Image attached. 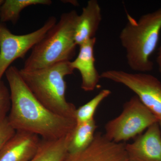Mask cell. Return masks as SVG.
Masks as SVG:
<instances>
[{"label": "cell", "instance_id": "1", "mask_svg": "<svg viewBox=\"0 0 161 161\" xmlns=\"http://www.w3.org/2000/svg\"><path fill=\"white\" fill-rule=\"evenodd\" d=\"M5 75L11 100L8 120L16 131L31 132L50 140L73 132L77 125L75 119L60 116L44 106L26 86L16 67H9Z\"/></svg>", "mask_w": 161, "mask_h": 161}, {"label": "cell", "instance_id": "2", "mask_svg": "<svg viewBox=\"0 0 161 161\" xmlns=\"http://www.w3.org/2000/svg\"><path fill=\"white\" fill-rule=\"evenodd\" d=\"M127 19L119 39L125 50L127 64L138 73L151 71L153 63L150 57L156 49L161 31V7L138 20L127 13Z\"/></svg>", "mask_w": 161, "mask_h": 161}, {"label": "cell", "instance_id": "3", "mask_svg": "<svg viewBox=\"0 0 161 161\" xmlns=\"http://www.w3.org/2000/svg\"><path fill=\"white\" fill-rule=\"evenodd\" d=\"M70 61L34 70L22 69L19 72L26 86L44 106L60 116L75 119L77 108L65 97L67 85L64 78L74 71Z\"/></svg>", "mask_w": 161, "mask_h": 161}, {"label": "cell", "instance_id": "4", "mask_svg": "<svg viewBox=\"0 0 161 161\" xmlns=\"http://www.w3.org/2000/svg\"><path fill=\"white\" fill-rule=\"evenodd\" d=\"M78 15L75 10L62 14L59 21L33 47L23 69L34 70L71 61L77 47L75 34Z\"/></svg>", "mask_w": 161, "mask_h": 161}, {"label": "cell", "instance_id": "5", "mask_svg": "<svg viewBox=\"0 0 161 161\" xmlns=\"http://www.w3.org/2000/svg\"><path fill=\"white\" fill-rule=\"evenodd\" d=\"M158 122L157 117L134 95L124 104L120 115L106 124L104 135L112 142L125 143Z\"/></svg>", "mask_w": 161, "mask_h": 161}, {"label": "cell", "instance_id": "6", "mask_svg": "<svg viewBox=\"0 0 161 161\" xmlns=\"http://www.w3.org/2000/svg\"><path fill=\"white\" fill-rule=\"evenodd\" d=\"M101 78L120 84L134 92L147 108L161 121V82L146 73H129L110 69L100 74Z\"/></svg>", "mask_w": 161, "mask_h": 161}, {"label": "cell", "instance_id": "7", "mask_svg": "<svg viewBox=\"0 0 161 161\" xmlns=\"http://www.w3.org/2000/svg\"><path fill=\"white\" fill-rule=\"evenodd\" d=\"M57 22L54 16L50 17L39 29L21 35L13 34L0 22V81L11 64L19 58L23 59Z\"/></svg>", "mask_w": 161, "mask_h": 161}, {"label": "cell", "instance_id": "8", "mask_svg": "<svg viewBox=\"0 0 161 161\" xmlns=\"http://www.w3.org/2000/svg\"><path fill=\"white\" fill-rule=\"evenodd\" d=\"M125 143L108 140L102 132H96L86 149L75 153H68L62 161H130Z\"/></svg>", "mask_w": 161, "mask_h": 161}, {"label": "cell", "instance_id": "9", "mask_svg": "<svg viewBox=\"0 0 161 161\" xmlns=\"http://www.w3.org/2000/svg\"><path fill=\"white\" fill-rule=\"evenodd\" d=\"M130 161H161V131L159 123L153 124L131 143L125 144Z\"/></svg>", "mask_w": 161, "mask_h": 161}, {"label": "cell", "instance_id": "10", "mask_svg": "<svg viewBox=\"0 0 161 161\" xmlns=\"http://www.w3.org/2000/svg\"><path fill=\"white\" fill-rule=\"evenodd\" d=\"M41 138L36 134L16 131L0 150V161H29L37 153Z\"/></svg>", "mask_w": 161, "mask_h": 161}, {"label": "cell", "instance_id": "11", "mask_svg": "<svg viewBox=\"0 0 161 161\" xmlns=\"http://www.w3.org/2000/svg\"><path fill=\"white\" fill-rule=\"evenodd\" d=\"M96 37L79 46V51L75 60L70 61L74 69L78 70L81 76V88L85 92H91L98 86L100 75L95 65V46Z\"/></svg>", "mask_w": 161, "mask_h": 161}, {"label": "cell", "instance_id": "12", "mask_svg": "<svg viewBox=\"0 0 161 161\" xmlns=\"http://www.w3.org/2000/svg\"><path fill=\"white\" fill-rule=\"evenodd\" d=\"M102 20V10L98 1L90 0L78 15L75 34L77 46L95 37Z\"/></svg>", "mask_w": 161, "mask_h": 161}, {"label": "cell", "instance_id": "13", "mask_svg": "<svg viewBox=\"0 0 161 161\" xmlns=\"http://www.w3.org/2000/svg\"><path fill=\"white\" fill-rule=\"evenodd\" d=\"M72 132L57 140L41 138L36 153L29 161H62L68 153Z\"/></svg>", "mask_w": 161, "mask_h": 161}, {"label": "cell", "instance_id": "14", "mask_svg": "<svg viewBox=\"0 0 161 161\" xmlns=\"http://www.w3.org/2000/svg\"><path fill=\"white\" fill-rule=\"evenodd\" d=\"M97 127L95 119L86 122L77 124L72 132L68 153H75L88 147L94 140Z\"/></svg>", "mask_w": 161, "mask_h": 161}, {"label": "cell", "instance_id": "15", "mask_svg": "<svg viewBox=\"0 0 161 161\" xmlns=\"http://www.w3.org/2000/svg\"><path fill=\"white\" fill-rule=\"evenodd\" d=\"M51 0H5L0 8V22H11L15 24L23 9L35 5H51Z\"/></svg>", "mask_w": 161, "mask_h": 161}, {"label": "cell", "instance_id": "16", "mask_svg": "<svg viewBox=\"0 0 161 161\" xmlns=\"http://www.w3.org/2000/svg\"><path fill=\"white\" fill-rule=\"evenodd\" d=\"M111 94L108 89L101 90L94 98L77 109L75 119L77 124L82 123L94 119V115L99 105Z\"/></svg>", "mask_w": 161, "mask_h": 161}, {"label": "cell", "instance_id": "17", "mask_svg": "<svg viewBox=\"0 0 161 161\" xmlns=\"http://www.w3.org/2000/svg\"><path fill=\"white\" fill-rule=\"evenodd\" d=\"M11 107L10 92L5 83L0 81V123L8 115Z\"/></svg>", "mask_w": 161, "mask_h": 161}, {"label": "cell", "instance_id": "18", "mask_svg": "<svg viewBox=\"0 0 161 161\" xmlns=\"http://www.w3.org/2000/svg\"><path fill=\"white\" fill-rule=\"evenodd\" d=\"M15 132L16 130L9 124L7 116L0 123V150Z\"/></svg>", "mask_w": 161, "mask_h": 161}, {"label": "cell", "instance_id": "19", "mask_svg": "<svg viewBox=\"0 0 161 161\" xmlns=\"http://www.w3.org/2000/svg\"><path fill=\"white\" fill-rule=\"evenodd\" d=\"M156 62L158 66V71L161 75V43L159 47L158 54L157 57Z\"/></svg>", "mask_w": 161, "mask_h": 161}, {"label": "cell", "instance_id": "20", "mask_svg": "<svg viewBox=\"0 0 161 161\" xmlns=\"http://www.w3.org/2000/svg\"><path fill=\"white\" fill-rule=\"evenodd\" d=\"M4 0H0V8H1V6L3 5V2H4Z\"/></svg>", "mask_w": 161, "mask_h": 161}, {"label": "cell", "instance_id": "21", "mask_svg": "<svg viewBox=\"0 0 161 161\" xmlns=\"http://www.w3.org/2000/svg\"><path fill=\"white\" fill-rule=\"evenodd\" d=\"M159 123L161 131V121H159Z\"/></svg>", "mask_w": 161, "mask_h": 161}]
</instances>
